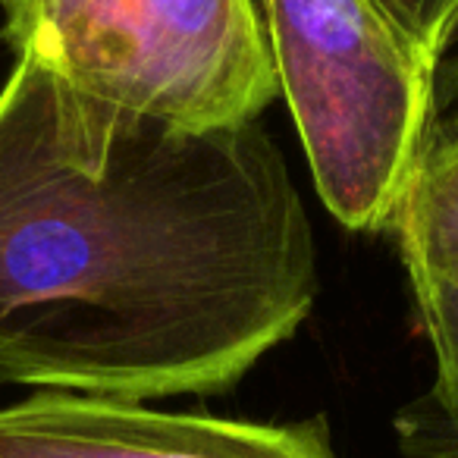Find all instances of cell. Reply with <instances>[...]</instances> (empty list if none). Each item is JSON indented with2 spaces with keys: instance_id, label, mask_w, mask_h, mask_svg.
Instances as JSON below:
<instances>
[{
  "instance_id": "obj_1",
  "label": "cell",
  "mask_w": 458,
  "mask_h": 458,
  "mask_svg": "<svg viewBox=\"0 0 458 458\" xmlns=\"http://www.w3.org/2000/svg\"><path fill=\"white\" fill-rule=\"evenodd\" d=\"M318 299L305 201L261 120L185 129L16 64L0 89V383L220 395Z\"/></svg>"
},
{
  "instance_id": "obj_2",
  "label": "cell",
  "mask_w": 458,
  "mask_h": 458,
  "mask_svg": "<svg viewBox=\"0 0 458 458\" xmlns=\"http://www.w3.org/2000/svg\"><path fill=\"white\" fill-rule=\"evenodd\" d=\"M276 82L324 208L355 233L393 226L439 64L377 0H264Z\"/></svg>"
},
{
  "instance_id": "obj_3",
  "label": "cell",
  "mask_w": 458,
  "mask_h": 458,
  "mask_svg": "<svg viewBox=\"0 0 458 458\" xmlns=\"http://www.w3.org/2000/svg\"><path fill=\"white\" fill-rule=\"evenodd\" d=\"M16 64L185 129L255 123L280 95L255 0H0Z\"/></svg>"
},
{
  "instance_id": "obj_4",
  "label": "cell",
  "mask_w": 458,
  "mask_h": 458,
  "mask_svg": "<svg viewBox=\"0 0 458 458\" xmlns=\"http://www.w3.org/2000/svg\"><path fill=\"white\" fill-rule=\"evenodd\" d=\"M0 458H339L320 418L295 424L38 393L0 408Z\"/></svg>"
},
{
  "instance_id": "obj_5",
  "label": "cell",
  "mask_w": 458,
  "mask_h": 458,
  "mask_svg": "<svg viewBox=\"0 0 458 458\" xmlns=\"http://www.w3.org/2000/svg\"><path fill=\"white\" fill-rule=\"evenodd\" d=\"M389 233L408 280L458 267V64H439L437 110Z\"/></svg>"
},
{
  "instance_id": "obj_6",
  "label": "cell",
  "mask_w": 458,
  "mask_h": 458,
  "mask_svg": "<svg viewBox=\"0 0 458 458\" xmlns=\"http://www.w3.org/2000/svg\"><path fill=\"white\" fill-rule=\"evenodd\" d=\"M411 289L437 355V383L405 411L458 439V267L443 276H411Z\"/></svg>"
},
{
  "instance_id": "obj_7",
  "label": "cell",
  "mask_w": 458,
  "mask_h": 458,
  "mask_svg": "<svg viewBox=\"0 0 458 458\" xmlns=\"http://www.w3.org/2000/svg\"><path fill=\"white\" fill-rule=\"evenodd\" d=\"M437 64H443L458 29V0H377Z\"/></svg>"
},
{
  "instance_id": "obj_8",
  "label": "cell",
  "mask_w": 458,
  "mask_h": 458,
  "mask_svg": "<svg viewBox=\"0 0 458 458\" xmlns=\"http://www.w3.org/2000/svg\"><path fill=\"white\" fill-rule=\"evenodd\" d=\"M399 443L405 458H458V439L414 418L411 411L399 414Z\"/></svg>"
},
{
  "instance_id": "obj_9",
  "label": "cell",
  "mask_w": 458,
  "mask_h": 458,
  "mask_svg": "<svg viewBox=\"0 0 458 458\" xmlns=\"http://www.w3.org/2000/svg\"><path fill=\"white\" fill-rule=\"evenodd\" d=\"M443 64H458V29H455V35H452V45H449V51H445Z\"/></svg>"
}]
</instances>
